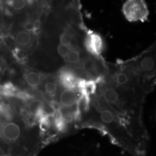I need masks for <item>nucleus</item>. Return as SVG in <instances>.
Wrapping results in <instances>:
<instances>
[{
	"label": "nucleus",
	"mask_w": 156,
	"mask_h": 156,
	"mask_svg": "<svg viewBox=\"0 0 156 156\" xmlns=\"http://www.w3.org/2000/svg\"><path fill=\"white\" fill-rule=\"evenodd\" d=\"M122 12L129 22H145L148 20L149 15L145 0H126L122 6Z\"/></svg>",
	"instance_id": "nucleus-1"
},
{
	"label": "nucleus",
	"mask_w": 156,
	"mask_h": 156,
	"mask_svg": "<svg viewBox=\"0 0 156 156\" xmlns=\"http://www.w3.org/2000/svg\"><path fill=\"white\" fill-rule=\"evenodd\" d=\"M85 44L90 52L95 55H99L103 49V41L100 36L95 33H89L86 37Z\"/></svg>",
	"instance_id": "nucleus-2"
},
{
	"label": "nucleus",
	"mask_w": 156,
	"mask_h": 156,
	"mask_svg": "<svg viewBox=\"0 0 156 156\" xmlns=\"http://www.w3.org/2000/svg\"><path fill=\"white\" fill-rule=\"evenodd\" d=\"M78 101V95L73 88H66L62 90L59 95V102L65 108H72Z\"/></svg>",
	"instance_id": "nucleus-3"
},
{
	"label": "nucleus",
	"mask_w": 156,
	"mask_h": 156,
	"mask_svg": "<svg viewBox=\"0 0 156 156\" xmlns=\"http://www.w3.org/2000/svg\"><path fill=\"white\" fill-rule=\"evenodd\" d=\"M103 101L109 106H116L120 101V94L116 89L112 86L105 87L101 91Z\"/></svg>",
	"instance_id": "nucleus-4"
},
{
	"label": "nucleus",
	"mask_w": 156,
	"mask_h": 156,
	"mask_svg": "<svg viewBox=\"0 0 156 156\" xmlns=\"http://www.w3.org/2000/svg\"><path fill=\"white\" fill-rule=\"evenodd\" d=\"M28 101L27 111L30 114L38 119L39 120L46 116L45 105L42 101L31 98Z\"/></svg>",
	"instance_id": "nucleus-5"
},
{
	"label": "nucleus",
	"mask_w": 156,
	"mask_h": 156,
	"mask_svg": "<svg viewBox=\"0 0 156 156\" xmlns=\"http://www.w3.org/2000/svg\"><path fill=\"white\" fill-rule=\"evenodd\" d=\"M140 70L145 73H152L155 67V61L154 58L151 56H144L140 60L139 63Z\"/></svg>",
	"instance_id": "nucleus-6"
},
{
	"label": "nucleus",
	"mask_w": 156,
	"mask_h": 156,
	"mask_svg": "<svg viewBox=\"0 0 156 156\" xmlns=\"http://www.w3.org/2000/svg\"><path fill=\"white\" fill-rule=\"evenodd\" d=\"M42 79L41 75L35 71L28 72L24 77L26 83L31 88H37L42 83Z\"/></svg>",
	"instance_id": "nucleus-7"
},
{
	"label": "nucleus",
	"mask_w": 156,
	"mask_h": 156,
	"mask_svg": "<svg viewBox=\"0 0 156 156\" xmlns=\"http://www.w3.org/2000/svg\"><path fill=\"white\" fill-rule=\"evenodd\" d=\"M19 90L13 84L8 82L0 86V95L5 98L16 97Z\"/></svg>",
	"instance_id": "nucleus-8"
},
{
	"label": "nucleus",
	"mask_w": 156,
	"mask_h": 156,
	"mask_svg": "<svg viewBox=\"0 0 156 156\" xmlns=\"http://www.w3.org/2000/svg\"><path fill=\"white\" fill-rule=\"evenodd\" d=\"M100 117L102 122L106 124L113 123L116 120V116L113 112L108 109H104L100 112Z\"/></svg>",
	"instance_id": "nucleus-9"
},
{
	"label": "nucleus",
	"mask_w": 156,
	"mask_h": 156,
	"mask_svg": "<svg viewBox=\"0 0 156 156\" xmlns=\"http://www.w3.org/2000/svg\"><path fill=\"white\" fill-rule=\"evenodd\" d=\"M31 41V36L27 31H20L17 34L16 37V43L19 46H27Z\"/></svg>",
	"instance_id": "nucleus-10"
},
{
	"label": "nucleus",
	"mask_w": 156,
	"mask_h": 156,
	"mask_svg": "<svg viewBox=\"0 0 156 156\" xmlns=\"http://www.w3.org/2000/svg\"><path fill=\"white\" fill-rule=\"evenodd\" d=\"M44 89L47 94L52 96L57 93L58 90V84L55 81H48L44 84Z\"/></svg>",
	"instance_id": "nucleus-11"
},
{
	"label": "nucleus",
	"mask_w": 156,
	"mask_h": 156,
	"mask_svg": "<svg viewBox=\"0 0 156 156\" xmlns=\"http://www.w3.org/2000/svg\"><path fill=\"white\" fill-rule=\"evenodd\" d=\"M115 81L118 86H125L129 83V78L126 73H118L115 78Z\"/></svg>",
	"instance_id": "nucleus-12"
},
{
	"label": "nucleus",
	"mask_w": 156,
	"mask_h": 156,
	"mask_svg": "<svg viewBox=\"0 0 156 156\" xmlns=\"http://www.w3.org/2000/svg\"><path fill=\"white\" fill-rule=\"evenodd\" d=\"M62 83L64 84L66 88H72L74 86L75 79L71 74L69 73H64L61 75Z\"/></svg>",
	"instance_id": "nucleus-13"
},
{
	"label": "nucleus",
	"mask_w": 156,
	"mask_h": 156,
	"mask_svg": "<svg viewBox=\"0 0 156 156\" xmlns=\"http://www.w3.org/2000/svg\"><path fill=\"white\" fill-rule=\"evenodd\" d=\"M68 61L71 64H76L80 60V55L77 50L70 51L67 57Z\"/></svg>",
	"instance_id": "nucleus-14"
},
{
	"label": "nucleus",
	"mask_w": 156,
	"mask_h": 156,
	"mask_svg": "<svg viewBox=\"0 0 156 156\" xmlns=\"http://www.w3.org/2000/svg\"><path fill=\"white\" fill-rule=\"evenodd\" d=\"M60 44L69 46L72 43L73 38L69 34L63 33L60 36Z\"/></svg>",
	"instance_id": "nucleus-15"
},
{
	"label": "nucleus",
	"mask_w": 156,
	"mask_h": 156,
	"mask_svg": "<svg viewBox=\"0 0 156 156\" xmlns=\"http://www.w3.org/2000/svg\"><path fill=\"white\" fill-rule=\"evenodd\" d=\"M69 51H70L69 48L67 46L60 44L57 47L58 54L63 58H67Z\"/></svg>",
	"instance_id": "nucleus-16"
},
{
	"label": "nucleus",
	"mask_w": 156,
	"mask_h": 156,
	"mask_svg": "<svg viewBox=\"0 0 156 156\" xmlns=\"http://www.w3.org/2000/svg\"><path fill=\"white\" fill-rule=\"evenodd\" d=\"M11 5L16 10H21L26 6V0H12Z\"/></svg>",
	"instance_id": "nucleus-17"
},
{
	"label": "nucleus",
	"mask_w": 156,
	"mask_h": 156,
	"mask_svg": "<svg viewBox=\"0 0 156 156\" xmlns=\"http://www.w3.org/2000/svg\"><path fill=\"white\" fill-rule=\"evenodd\" d=\"M8 64L5 60L2 58H0V73L4 72L7 68Z\"/></svg>",
	"instance_id": "nucleus-18"
},
{
	"label": "nucleus",
	"mask_w": 156,
	"mask_h": 156,
	"mask_svg": "<svg viewBox=\"0 0 156 156\" xmlns=\"http://www.w3.org/2000/svg\"><path fill=\"white\" fill-rule=\"evenodd\" d=\"M0 156H6L4 151H2V149H1V147H0Z\"/></svg>",
	"instance_id": "nucleus-19"
},
{
	"label": "nucleus",
	"mask_w": 156,
	"mask_h": 156,
	"mask_svg": "<svg viewBox=\"0 0 156 156\" xmlns=\"http://www.w3.org/2000/svg\"><path fill=\"white\" fill-rule=\"evenodd\" d=\"M9 1H12V0H9Z\"/></svg>",
	"instance_id": "nucleus-20"
}]
</instances>
